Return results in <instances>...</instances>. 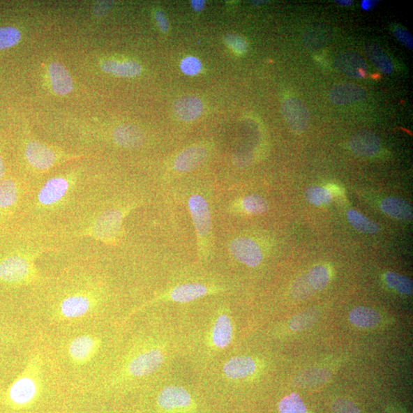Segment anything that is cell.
<instances>
[{
	"instance_id": "17",
	"label": "cell",
	"mask_w": 413,
	"mask_h": 413,
	"mask_svg": "<svg viewBox=\"0 0 413 413\" xmlns=\"http://www.w3.org/2000/svg\"><path fill=\"white\" fill-rule=\"evenodd\" d=\"M331 37V29L329 27L323 24H315L305 31L303 42L307 50L315 51L329 45Z\"/></svg>"
},
{
	"instance_id": "20",
	"label": "cell",
	"mask_w": 413,
	"mask_h": 413,
	"mask_svg": "<svg viewBox=\"0 0 413 413\" xmlns=\"http://www.w3.org/2000/svg\"><path fill=\"white\" fill-rule=\"evenodd\" d=\"M119 146L127 149L140 147L144 142V134L137 126L131 124L119 126L114 133Z\"/></svg>"
},
{
	"instance_id": "16",
	"label": "cell",
	"mask_w": 413,
	"mask_h": 413,
	"mask_svg": "<svg viewBox=\"0 0 413 413\" xmlns=\"http://www.w3.org/2000/svg\"><path fill=\"white\" fill-rule=\"evenodd\" d=\"M49 75L52 90L55 93L65 96L74 89L73 78L67 69L59 62H53L49 68Z\"/></svg>"
},
{
	"instance_id": "34",
	"label": "cell",
	"mask_w": 413,
	"mask_h": 413,
	"mask_svg": "<svg viewBox=\"0 0 413 413\" xmlns=\"http://www.w3.org/2000/svg\"><path fill=\"white\" fill-rule=\"evenodd\" d=\"M278 407L280 413H308L305 403L296 393L285 396Z\"/></svg>"
},
{
	"instance_id": "10",
	"label": "cell",
	"mask_w": 413,
	"mask_h": 413,
	"mask_svg": "<svg viewBox=\"0 0 413 413\" xmlns=\"http://www.w3.org/2000/svg\"><path fill=\"white\" fill-rule=\"evenodd\" d=\"M25 156L33 168L47 170L57 163V155L54 151L36 141H31L26 147Z\"/></svg>"
},
{
	"instance_id": "35",
	"label": "cell",
	"mask_w": 413,
	"mask_h": 413,
	"mask_svg": "<svg viewBox=\"0 0 413 413\" xmlns=\"http://www.w3.org/2000/svg\"><path fill=\"white\" fill-rule=\"evenodd\" d=\"M307 202L315 206L329 204L332 201V194L327 188L320 186H310L306 190Z\"/></svg>"
},
{
	"instance_id": "28",
	"label": "cell",
	"mask_w": 413,
	"mask_h": 413,
	"mask_svg": "<svg viewBox=\"0 0 413 413\" xmlns=\"http://www.w3.org/2000/svg\"><path fill=\"white\" fill-rule=\"evenodd\" d=\"M20 197V188L13 179L0 181V211H9L17 204Z\"/></svg>"
},
{
	"instance_id": "13",
	"label": "cell",
	"mask_w": 413,
	"mask_h": 413,
	"mask_svg": "<svg viewBox=\"0 0 413 413\" xmlns=\"http://www.w3.org/2000/svg\"><path fill=\"white\" fill-rule=\"evenodd\" d=\"M208 157V151L201 146L190 147L180 153L174 162V169L180 172L192 171L200 166Z\"/></svg>"
},
{
	"instance_id": "45",
	"label": "cell",
	"mask_w": 413,
	"mask_h": 413,
	"mask_svg": "<svg viewBox=\"0 0 413 413\" xmlns=\"http://www.w3.org/2000/svg\"><path fill=\"white\" fill-rule=\"evenodd\" d=\"M192 6L194 10L201 12L205 6V1H204V0H193V1H192Z\"/></svg>"
},
{
	"instance_id": "23",
	"label": "cell",
	"mask_w": 413,
	"mask_h": 413,
	"mask_svg": "<svg viewBox=\"0 0 413 413\" xmlns=\"http://www.w3.org/2000/svg\"><path fill=\"white\" fill-rule=\"evenodd\" d=\"M91 305L89 297L83 295L70 296L62 301L61 313L66 317L76 319L89 313Z\"/></svg>"
},
{
	"instance_id": "4",
	"label": "cell",
	"mask_w": 413,
	"mask_h": 413,
	"mask_svg": "<svg viewBox=\"0 0 413 413\" xmlns=\"http://www.w3.org/2000/svg\"><path fill=\"white\" fill-rule=\"evenodd\" d=\"M157 403L165 411H181L193 406V397L186 389L177 386H167L158 394Z\"/></svg>"
},
{
	"instance_id": "38",
	"label": "cell",
	"mask_w": 413,
	"mask_h": 413,
	"mask_svg": "<svg viewBox=\"0 0 413 413\" xmlns=\"http://www.w3.org/2000/svg\"><path fill=\"white\" fill-rule=\"evenodd\" d=\"M20 31L13 27H0V50L10 49L21 40Z\"/></svg>"
},
{
	"instance_id": "7",
	"label": "cell",
	"mask_w": 413,
	"mask_h": 413,
	"mask_svg": "<svg viewBox=\"0 0 413 413\" xmlns=\"http://www.w3.org/2000/svg\"><path fill=\"white\" fill-rule=\"evenodd\" d=\"M188 206L198 236H209L211 228V221L208 202L203 197L194 195L189 198Z\"/></svg>"
},
{
	"instance_id": "2",
	"label": "cell",
	"mask_w": 413,
	"mask_h": 413,
	"mask_svg": "<svg viewBox=\"0 0 413 413\" xmlns=\"http://www.w3.org/2000/svg\"><path fill=\"white\" fill-rule=\"evenodd\" d=\"M38 393V386L35 380L27 375L18 378L8 389L6 402L13 409L26 407L33 403Z\"/></svg>"
},
{
	"instance_id": "5",
	"label": "cell",
	"mask_w": 413,
	"mask_h": 413,
	"mask_svg": "<svg viewBox=\"0 0 413 413\" xmlns=\"http://www.w3.org/2000/svg\"><path fill=\"white\" fill-rule=\"evenodd\" d=\"M230 251L238 261L250 267L257 266L263 260L260 246L250 238H236L230 243Z\"/></svg>"
},
{
	"instance_id": "6",
	"label": "cell",
	"mask_w": 413,
	"mask_h": 413,
	"mask_svg": "<svg viewBox=\"0 0 413 413\" xmlns=\"http://www.w3.org/2000/svg\"><path fill=\"white\" fill-rule=\"evenodd\" d=\"M163 361V352L160 349H151L134 357L128 365V372L133 377H145L158 370Z\"/></svg>"
},
{
	"instance_id": "26",
	"label": "cell",
	"mask_w": 413,
	"mask_h": 413,
	"mask_svg": "<svg viewBox=\"0 0 413 413\" xmlns=\"http://www.w3.org/2000/svg\"><path fill=\"white\" fill-rule=\"evenodd\" d=\"M101 69L105 73L125 77L137 76L142 71L140 63L130 60L124 61L105 60L101 63Z\"/></svg>"
},
{
	"instance_id": "3",
	"label": "cell",
	"mask_w": 413,
	"mask_h": 413,
	"mask_svg": "<svg viewBox=\"0 0 413 413\" xmlns=\"http://www.w3.org/2000/svg\"><path fill=\"white\" fill-rule=\"evenodd\" d=\"M281 110L285 121L294 132L301 133L306 130L310 114L303 102L297 98H288L283 102Z\"/></svg>"
},
{
	"instance_id": "46",
	"label": "cell",
	"mask_w": 413,
	"mask_h": 413,
	"mask_svg": "<svg viewBox=\"0 0 413 413\" xmlns=\"http://www.w3.org/2000/svg\"><path fill=\"white\" fill-rule=\"evenodd\" d=\"M378 3L377 1H371V0H363L361 3V7L363 10H370Z\"/></svg>"
},
{
	"instance_id": "39",
	"label": "cell",
	"mask_w": 413,
	"mask_h": 413,
	"mask_svg": "<svg viewBox=\"0 0 413 413\" xmlns=\"http://www.w3.org/2000/svg\"><path fill=\"white\" fill-rule=\"evenodd\" d=\"M333 413H362L361 409L353 401L338 397L331 403Z\"/></svg>"
},
{
	"instance_id": "44",
	"label": "cell",
	"mask_w": 413,
	"mask_h": 413,
	"mask_svg": "<svg viewBox=\"0 0 413 413\" xmlns=\"http://www.w3.org/2000/svg\"><path fill=\"white\" fill-rule=\"evenodd\" d=\"M113 3L110 1H100L97 3L93 7V13L97 17H100L103 14H105L112 6Z\"/></svg>"
},
{
	"instance_id": "9",
	"label": "cell",
	"mask_w": 413,
	"mask_h": 413,
	"mask_svg": "<svg viewBox=\"0 0 413 413\" xmlns=\"http://www.w3.org/2000/svg\"><path fill=\"white\" fill-rule=\"evenodd\" d=\"M69 181L63 177H54L46 181L39 190L38 202L44 206L59 204L67 195L70 190Z\"/></svg>"
},
{
	"instance_id": "18",
	"label": "cell",
	"mask_w": 413,
	"mask_h": 413,
	"mask_svg": "<svg viewBox=\"0 0 413 413\" xmlns=\"http://www.w3.org/2000/svg\"><path fill=\"white\" fill-rule=\"evenodd\" d=\"M382 320V316L377 310L366 306L354 308L349 313V321L355 327L362 329H370L378 326Z\"/></svg>"
},
{
	"instance_id": "19",
	"label": "cell",
	"mask_w": 413,
	"mask_h": 413,
	"mask_svg": "<svg viewBox=\"0 0 413 413\" xmlns=\"http://www.w3.org/2000/svg\"><path fill=\"white\" fill-rule=\"evenodd\" d=\"M173 110L179 120L190 122L202 115L203 103L195 97H183L174 103Z\"/></svg>"
},
{
	"instance_id": "43",
	"label": "cell",
	"mask_w": 413,
	"mask_h": 413,
	"mask_svg": "<svg viewBox=\"0 0 413 413\" xmlns=\"http://www.w3.org/2000/svg\"><path fill=\"white\" fill-rule=\"evenodd\" d=\"M155 17L158 26V28L163 33H167L170 30V23L167 20L165 13L161 10H158L156 13Z\"/></svg>"
},
{
	"instance_id": "47",
	"label": "cell",
	"mask_w": 413,
	"mask_h": 413,
	"mask_svg": "<svg viewBox=\"0 0 413 413\" xmlns=\"http://www.w3.org/2000/svg\"><path fill=\"white\" fill-rule=\"evenodd\" d=\"M6 173L5 163L3 156L0 155V181L3 180Z\"/></svg>"
},
{
	"instance_id": "40",
	"label": "cell",
	"mask_w": 413,
	"mask_h": 413,
	"mask_svg": "<svg viewBox=\"0 0 413 413\" xmlns=\"http://www.w3.org/2000/svg\"><path fill=\"white\" fill-rule=\"evenodd\" d=\"M225 42L237 54H243L248 50L247 41L239 35L227 34L225 36Z\"/></svg>"
},
{
	"instance_id": "14",
	"label": "cell",
	"mask_w": 413,
	"mask_h": 413,
	"mask_svg": "<svg viewBox=\"0 0 413 413\" xmlns=\"http://www.w3.org/2000/svg\"><path fill=\"white\" fill-rule=\"evenodd\" d=\"M367 93L361 87L351 83H343L333 87L329 98L337 105H347L366 98Z\"/></svg>"
},
{
	"instance_id": "30",
	"label": "cell",
	"mask_w": 413,
	"mask_h": 413,
	"mask_svg": "<svg viewBox=\"0 0 413 413\" xmlns=\"http://www.w3.org/2000/svg\"><path fill=\"white\" fill-rule=\"evenodd\" d=\"M347 220L349 223L361 233L373 234L379 232V225L365 217L363 214L356 210L352 209L347 213Z\"/></svg>"
},
{
	"instance_id": "32",
	"label": "cell",
	"mask_w": 413,
	"mask_h": 413,
	"mask_svg": "<svg viewBox=\"0 0 413 413\" xmlns=\"http://www.w3.org/2000/svg\"><path fill=\"white\" fill-rule=\"evenodd\" d=\"M319 319V312L314 309L306 310L292 317L289 328L293 331H303L311 328Z\"/></svg>"
},
{
	"instance_id": "1",
	"label": "cell",
	"mask_w": 413,
	"mask_h": 413,
	"mask_svg": "<svg viewBox=\"0 0 413 413\" xmlns=\"http://www.w3.org/2000/svg\"><path fill=\"white\" fill-rule=\"evenodd\" d=\"M33 273V265L29 259L21 254H13L0 259V283L22 285L30 279Z\"/></svg>"
},
{
	"instance_id": "25",
	"label": "cell",
	"mask_w": 413,
	"mask_h": 413,
	"mask_svg": "<svg viewBox=\"0 0 413 413\" xmlns=\"http://www.w3.org/2000/svg\"><path fill=\"white\" fill-rule=\"evenodd\" d=\"M96 347V341L93 338L82 336L71 341L68 351L71 359L77 362H83L90 359Z\"/></svg>"
},
{
	"instance_id": "49",
	"label": "cell",
	"mask_w": 413,
	"mask_h": 413,
	"mask_svg": "<svg viewBox=\"0 0 413 413\" xmlns=\"http://www.w3.org/2000/svg\"><path fill=\"white\" fill-rule=\"evenodd\" d=\"M399 413H408V412H404V411H402V412H399Z\"/></svg>"
},
{
	"instance_id": "24",
	"label": "cell",
	"mask_w": 413,
	"mask_h": 413,
	"mask_svg": "<svg viewBox=\"0 0 413 413\" xmlns=\"http://www.w3.org/2000/svg\"><path fill=\"white\" fill-rule=\"evenodd\" d=\"M380 208L392 218L400 220H410L412 218V209L410 204L400 197H389L380 203Z\"/></svg>"
},
{
	"instance_id": "21",
	"label": "cell",
	"mask_w": 413,
	"mask_h": 413,
	"mask_svg": "<svg viewBox=\"0 0 413 413\" xmlns=\"http://www.w3.org/2000/svg\"><path fill=\"white\" fill-rule=\"evenodd\" d=\"M234 328L230 317L227 314L220 315L214 323L211 339L214 346L218 348H225L233 338Z\"/></svg>"
},
{
	"instance_id": "33",
	"label": "cell",
	"mask_w": 413,
	"mask_h": 413,
	"mask_svg": "<svg viewBox=\"0 0 413 413\" xmlns=\"http://www.w3.org/2000/svg\"><path fill=\"white\" fill-rule=\"evenodd\" d=\"M384 278L389 287L402 295L412 296L413 285L412 281L408 277L394 272H388L385 274Z\"/></svg>"
},
{
	"instance_id": "42",
	"label": "cell",
	"mask_w": 413,
	"mask_h": 413,
	"mask_svg": "<svg viewBox=\"0 0 413 413\" xmlns=\"http://www.w3.org/2000/svg\"><path fill=\"white\" fill-rule=\"evenodd\" d=\"M393 33L395 38L402 45L412 50L413 49V38L407 29L400 27H395L393 29Z\"/></svg>"
},
{
	"instance_id": "12",
	"label": "cell",
	"mask_w": 413,
	"mask_h": 413,
	"mask_svg": "<svg viewBox=\"0 0 413 413\" xmlns=\"http://www.w3.org/2000/svg\"><path fill=\"white\" fill-rule=\"evenodd\" d=\"M352 152L361 157H370L377 155L381 147L380 138L375 133L370 131L357 133L349 142Z\"/></svg>"
},
{
	"instance_id": "15",
	"label": "cell",
	"mask_w": 413,
	"mask_h": 413,
	"mask_svg": "<svg viewBox=\"0 0 413 413\" xmlns=\"http://www.w3.org/2000/svg\"><path fill=\"white\" fill-rule=\"evenodd\" d=\"M257 369V362L252 357L237 356L225 363L223 372L230 379L240 380L250 377Z\"/></svg>"
},
{
	"instance_id": "31",
	"label": "cell",
	"mask_w": 413,
	"mask_h": 413,
	"mask_svg": "<svg viewBox=\"0 0 413 413\" xmlns=\"http://www.w3.org/2000/svg\"><path fill=\"white\" fill-rule=\"evenodd\" d=\"M306 277L309 284L315 292L327 287L331 280L330 271L324 265H316L310 269Z\"/></svg>"
},
{
	"instance_id": "48",
	"label": "cell",
	"mask_w": 413,
	"mask_h": 413,
	"mask_svg": "<svg viewBox=\"0 0 413 413\" xmlns=\"http://www.w3.org/2000/svg\"><path fill=\"white\" fill-rule=\"evenodd\" d=\"M336 3L341 6H349L352 5L353 1L352 0H337Z\"/></svg>"
},
{
	"instance_id": "29",
	"label": "cell",
	"mask_w": 413,
	"mask_h": 413,
	"mask_svg": "<svg viewBox=\"0 0 413 413\" xmlns=\"http://www.w3.org/2000/svg\"><path fill=\"white\" fill-rule=\"evenodd\" d=\"M365 52L368 57L381 73L384 74H391L393 70V66L386 52L375 43H369L364 46Z\"/></svg>"
},
{
	"instance_id": "27",
	"label": "cell",
	"mask_w": 413,
	"mask_h": 413,
	"mask_svg": "<svg viewBox=\"0 0 413 413\" xmlns=\"http://www.w3.org/2000/svg\"><path fill=\"white\" fill-rule=\"evenodd\" d=\"M331 377V372L324 368H313L300 373L295 385L301 388H313L324 385Z\"/></svg>"
},
{
	"instance_id": "37",
	"label": "cell",
	"mask_w": 413,
	"mask_h": 413,
	"mask_svg": "<svg viewBox=\"0 0 413 413\" xmlns=\"http://www.w3.org/2000/svg\"><path fill=\"white\" fill-rule=\"evenodd\" d=\"M241 206L245 211L250 213H264L269 209V204L264 197L250 195L243 198Z\"/></svg>"
},
{
	"instance_id": "11",
	"label": "cell",
	"mask_w": 413,
	"mask_h": 413,
	"mask_svg": "<svg viewBox=\"0 0 413 413\" xmlns=\"http://www.w3.org/2000/svg\"><path fill=\"white\" fill-rule=\"evenodd\" d=\"M340 73L353 78H363L368 74V66L359 54L354 52H344L338 55L333 61Z\"/></svg>"
},
{
	"instance_id": "22",
	"label": "cell",
	"mask_w": 413,
	"mask_h": 413,
	"mask_svg": "<svg viewBox=\"0 0 413 413\" xmlns=\"http://www.w3.org/2000/svg\"><path fill=\"white\" fill-rule=\"evenodd\" d=\"M210 290L204 285L189 283L180 285L170 293L169 298L177 303H189L206 295Z\"/></svg>"
},
{
	"instance_id": "36",
	"label": "cell",
	"mask_w": 413,
	"mask_h": 413,
	"mask_svg": "<svg viewBox=\"0 0 413 413\" xmlns=\"http://www.w3.org/2000/svg\"><path fill=\"white\" fill-rule=\"evenodd\" d=\"M292 295L299 300H305L314 295L315 291L309 284L306 274L301 275L294 281L291 288Z\"/></svg>"
},
{
	"instance_id": "8",
	"label": "cell",
	"mask_w": 413,
	"mask_h": 413,
	"mask_svg": "<svg viewBox=\"0 0 413 413\" xmlns=\"http://www.w3.org/2000/svg\"><path fill=\"white\" fill-rule=\"evenodd\" d=\"M123 214L121 211L112 210L103 214L95 221L92 228L93 235L103 241L112 240L120 232Z\"/></svg>"
},
{
	"instance_id": "41",
	"label": "cell",
	"mask_w": 413,
	"mask_h": 413,
	"mask_svg": "<svg viewBox=\"0 0 413 413\" xmlns=\"http://www.w3.org/2000/svg\"><path fill=\"white\" fill-rule=\"evenodd\" d=\"M181 68L186 75H195L200 73L202 63L195 57H188L181 61Z\"/></svg>"
}]
</instances>
